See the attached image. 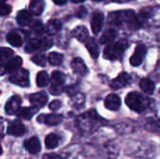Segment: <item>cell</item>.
Wrapping results in <instances>:
<instances>
[{"label":"cell","instance_id":"cell-28","mask_svg":"<svg viewBox=\"0 0 160 159\" xmlns=\"http://www.w3.org/2000/svg\"><path fill=\"white\" fill-rule=\"evenodd\" d=\"M7 41L13 47H21L22 45V39L16 32H10L7 35Z\"/></svg>","mask_w":160,"mask_h":159},{"label":"cell","instance_id":"cell-8","mask_svg":"<svg viewBox=\"0 0 160 159\" xmlns=\"http://www.w3.org/2000/svg\"><path fill=\"white\" fill-rule=\"evenodd\" d=\"M131 156L135 157H145L149 158L154 157V148L145 143H137L136 146L132 148Z\"/></svg>","mask_w":160,"mask_h":159},{"label":"cell","instance_id":"cell-14","mask_svg":"<svg viewBox=\"0 0 160 159\" xmlns=\"http://www.w3.org/2000/svg\"><path fill=\"white\" fill-rule=\"evenodd\" d=\"M131 82V77L128 73L127 72H122L118 75L117 78H115L112 83H111V87L112 89H120L122 87H125L126 85H128L129 82Z\"/></svg>","mask_w":160,"mask_h":159},{"label":"cell","instance_id":"cell-40","mask_svg":"<svg viewBox=\"0 0 160 159\" xmlns=\"http://www.w3.org/2000/svg\"><path fill=\"white\" fill-rule=\"evenodd\" d=\"M7 0H0V3H5Z\"/></svg>","mask_w":160,"mask_h":159},{"label":"cell","instance_id":"cell-20","mask_svg":"<svg viewBox=\"0 0 160 159\" xmlns=\"http://www.w3.org/2000/svg\"><path fill=\"white\" fill-rule=\"evenodd\" d=\"M16 20L17 22L22 26L29 25L32 22V14L29 10H25V9L20 10L17 14Z\"/></svg>","mask_w":160,"mask_h":159},{"label":"cell","instance_id":"cell-3","mask_svg":"<svg viewBox=\"0 0 160 159\" xmlns=\"http://www.w3.org/2000/svg\"><path fill=\"white\" fill-rule=\"evenodd\" d=\"M126 104L130 110L138 113H142L148 108L150 99L138 92H131L126 97Z\"/></svg>","mask_w":160,"mask_h":159},{"label":"cell","instance_id":"cell-18","mask_svg":"<svg viewBox=\"0 0 160 159\" xmlns=\"http://www.w3.org/2000/svg\"><path fill=\"white\" fill-rule=\"evenodd\" d=\"M105 107L110 111H117L121 107V99L115 94H111L105 98Z\"/></svg>","mask_w":160,"mask_h":159},{"label":"cell","instance_id":"cell-21","mask_svg":"<svg viewBox=\"0 0 160 159\" xmlns=\"http://www.w3.org/2000/svg\"><path fill=\"white\" fill-rule=\"evenodd\" d=\"M38 109L32 106L29 108H20L17 112H16V115H18L19 117L25 119V120H30L37 112H38Z\"/></svg>","mask_w":160,"mask_h":159},{"label":"cell","instance_id":"cell-10","mask_svg":"<svg viewBox=\"0 0 160 159\" xmlns=\"http://www.w3.org/2000/svg\"><path fill=\"white\" fill-rule=\"evenodd\" d=\"M25 127L20 120H14L8 125L7 128V133L14 137H21L25 133Z\"/></svg>","mask_w":160,"mask_h":159},{"label":"cell","instance_id":"cell-11","mask_svg":"<svg viewBox=\"0 0 160 159\" xmlns=\"http://www.w3.org/2000/svg\"><path fill=\"white\" fill-rule=\"evenodd\" d=\"M30 103L36 108H42L48 102V96L45 92H38L29 96Z\"/></svg>","mask_w":160,"mask_h":159},{"label":"cell","instance_id":"cell-27","mask_svg":"<svg viewBox=\"0 0 160 159\" xmlns=\"http://www.w3.org/2000/svg\"><path fill=\"white\" fill-rule=\"evenodd\" d=\"M117 37V32L114 29H109L107 30L100 37L99 43L100 44H109L112 42Z\"/></svg>","mask_w":160,"mask_h":159},{"label":"cell","instance_id":"cell-17","mask_svg":"<svg viewBox=\"0 0 160 159\" xmlns=\"http://www.w3.org/2000/svg\"><path fill=\"white\" fill-rule=\"evenodd\" d=\"M73 71L81 76H85L88 74V68L86 67V65L84 64V62L81 59V58H74L70 64Z\"/></svg>","mask_w":160,"mask_h":159},{"label":"cell","instance_id":"cell-7","mask_svg":"<svg viewBox=\"0 0 160 159\" xmlns=\"http://www.w3.org/2000/svg\"><path fill=\"white\" fill-rule=\"evenodd\" d=\"M11 73L12 74L9 77L10 82L22 87H26L29 85V73L26 69L18 68Z\"/></svg>","mask_w":160,"mask_h":159},{"label":"cell","instance_id":"cell-13","mask_svg":"<svg viewBox=\"0 0 160 159\" xmlns=\"http://www.w3.org/2000/svg\"><path fill=\"white\" fill-rule=\"evenodd\" d=\"M21 104H22V99L19 96H13L12 97H10L8 102L6 103L5 106V112L7 114H15L16 112L21 108Z\"/></svg>","mask_w":160,"mask_h":159},{"label":"cell","instance_id":"cell-25","mask_svg":"<svg viewBox=\"0 0 160 159\" xmlns=\"http://www.w3.org/2000/svg\"><path fill=\"white\" fill-rule=\"evenodd\" d=\"M72 35H73V37H75L81 42H85L88 39V37H89L88 31H87L86 27H84V26H78V27H76L73 30Z\"/></svg>","mask_w":160,"mask_h":159},{"label":"cell","instance_id":"cell-34","mask_svg":"<svg viewBox=\"0 0 160 159\" xmlns=\"http://www.w3.org/2000/svg\"><path fill=\"white\" fill-rule=\"evenodd\" d=\"M11 11V7L5 3H0V16H6Z\"/></svg>","mask_w":160,"mask_h":159},{"label":"cell","instance_id":"cell-23","mask_svg":"<svg viewBox=\"0 0 160 159\" xmlns=\"http://www.w3.org/2000/svg\"><path fill=\"white\" fill-rule=\"evenodd\" d=\"M86 49L93 58H98L99 55V49L98 42L95 38H88L86 40Z\"/></svg>","mask_w":160,"mask_h":159},{"label":"cell","instance_id":"cell-1","mask_svg":"<svg viewBox=\"0 0 160 159\" xmlns=\"http://www.w3.org/2000/svg\"><path fill=\"white\" fill-rule=\"evenodd\" d=\"M102 119L98 115L95 110H91L82 115H81L77 120V125L80 130L83 133H91L101 126Z\"/></svg>","mask_w":160,"mask_h":159},{"label":"cell","instance_id":"cell-9","mask_svg":"<svg viewBox=\"0 0 160 159\" xmlns=\"http://www.w3.org/2000/svg\"><path fill=\"white\" fill-rule=\"evenodd\" d=\"M22 64V59L20 56L13 57L11 59H8L7 63H4L3 65L0 66V75H4L6 73H11L18 68L21 67Z\"/></svg>","mask_w":160,"mask_h":159},{"label":"cell","instance_id":"cell-38","mask_svg":"<svg viewBox=\"0 0 160 159\" xmlns=\"http://www.w3.org/2000/svg\"><path fill=\"white\" fill-rule=\"evenodd\" d=\"M52 1H53V3L56 4V5H64V4L67 3L68 0H52Z\"/></svg>","mask_w":160,"mask_h":159},{"label":"cell","instance_id":"cell-30","mask_svg":"<svg viewBox=\"0 0 160 159\" xmlns=\"http://www.w3.org/2000/svg\"><path fill=\"white\" fill-rule=\"evenodd\" d=\"M63 59H64L63 54L55 52H51L48 56V60L52 66H60L63 62Z\"/></svg>","mask_w":160,"mask_h":159},{"label":"cell","instance_id":"cell-24","mask_svg":"<svg viewBox=\"0 0 160 159\" xmlns=\"http://www.w3.org/2000/svg\"><path fill=\"white\" fill-rule=\"evenodd\" d=\"M61 28H62V23L59 20L56 19L50 20L46 24V32L49 35H53L57 33L58 31L61 30Z\"/></svg>","mask_w":160,"mask_h":159},{"label":"cell","instance_id":"cell-33","mask_svg":"<svg viewBox=\"0 0 160 159\" xmlns=\"http://www.w3.org/2000/svg\"><path fill=\"white\" fill-rule=\"evenodd\" d=\"M32 61L40 67H44L46 65V56L43 53H37L32 57Z\"/></svg>","mask_w":160,"mask_h":159},{"label":"cell","instance_id":"cell-6","mask_svg":"<svg viewBox=\"0 0 160 159\" xmlns=\"http://www.w3.org/2000/svg\"><path fill=\"white\" fill-rule=\"evenodd\" d=\"M52 86L50 87L51 94L58 96L63 91V85L66 81V76L60 71H53L52 74Z\"/></svg>","mask_w":160,"mask_h":159},{"label":"cell","instance_id":"cell-32","mask_svg":"<svg viewBox=\"0 0 160 159\" xmlns=\"http://www.w3.org/2000/svg\"><path fill=\"white\" fill-rule=\"evenodd\" d=\"M13 55V51L9 48H2L0 47V66L3 65L6 61L10 59Z\"/></svg>","mask_w":160,"mask_h":159},{"label":"cell","instance_id":"cell-4","mask_svg":"<svg viewBox=\"0 0 160 159\" xmlns=\"http://www.w3.org/2000/svg\"><path fill=\"white\" fill-rule=\"evenodd\" d=\"M128 43L125 39H121L115 43L108 45L104 49V58L109 60H117L120 59L124 53V52L128 49Z\"/></svg>","mask_w":160,"mask_h":159},{"label":"cell","instance_id":"cell-2","mask_svg":"<svg viewBox=\"0 0 160 159\" xmlns=\"http://www.w3.org/2000/svg\"><path fill=\"white\" fill-rule=\"evenodd\" d=\"M125 22L128 28L130 29H137L140 27L138 18L135 14L134 11L132 10H128L124 12H114L111 14L110 17V22L112 24H116V25H121Z\"/></svg>","mask_w":160,"mask_h":159},{"label":"cell","instance_id":"cell-29","mask_svg":"<svg viewBox=\"0 0 160 159\" xmlns=\"http://www.w3.org/2000/svg\"><path fill=\"white\" fill-rule=\"evenodd\" d=\"M60 139L57 135L51 133L45 138V145L48 149H54L59 145Z\"/></svg>","mask_w":160,"mask_h":159},{"label":"cell","instance_id":"cell-19","mask_svg":"<svg viewBox=\"0 0 160 159\" xmlns=\"http://www.w3.org/2000/svg\"><path fill=\"white\" fill-rule=\"evenodd\" d=\"M103 22H104V15L101 12H96L93 15L91 20V28L95 34L99 33V31L102 28Z\"/></svg>","mask_w":160,"mask_h":159},{"label":"cell","instance_id":"cell-35","mask_svg":"<svg viewBox=\"0 0 160 159\" xmlns=\"http://www.w3.org/2000/svg\"><path fill=\"white\" fill-rule=\"evenodd\" d=\"M61 106H62V103H61L60 100H53V101H52L50 103L49 108L52 111H57V110H59L61 108Z\"/></svg>","mask_w":160,"mask_h":159},{"label":"cell","instance_id":"cell-5","mask_svg":"<svg viewBox=\"0 0 160 159\" xmlns=\"http://www.w3.org/2000/svg\"><path fill=\"white\" fill-rule=\"evenodd\" d=\"M52 40L51 38H35L28 42L25 47V52L32 53L38 51H44L52 46Z\"/></svg>","mask_w":160,"mask_h":159},{"label":"cell","instance_id":"cell-42","mask_svg":"<svg viewBox=\"0 0 160 159\" xmlns=\"http://www.w3.org/2000/svg\"><path fill=\"white\" fill-rule=\"evenodd\" d=\"M2 154V147H1V145H0V155Z\"/></svg>","mask_w":160,"mask_h":159},{"label":"cell","instance_id":"cell-26","mask_svg":"<svg viewBox=\"0 0 160 159\" xmlns=\"http://www.w3.org/2000/svg\"><path fill=\"white\" fill-rule=\"evenodd\" d=\"M140 87H141V89H142L144 93H146V94H153L154 91H155V88H156L154 82L151 81V80L148 79V78H143V79H142V81H141V82H140Z\"/></svg>","mask_w":160,"mask_h":159},{"label":"cell","instance_id":"cell-41","mask_svg":"<svg viewBox=\"0 0 160 159\" xmlns=\"http://www.w3.org/2000/svg\"><path fill=\"white\" fill-rule=\"evenodd\" d=\"M92 1H95V2H100V1H103V0H92Z\"/></svg>","mask_w":160,"mask_h":159},{"label":"cell","instance_id":"cell-22","mask_svg":"<svg viewBox=\"0 0 160 159\" xmlns=\"http://www.w3.org/2000/svg\"><path fill=\"white\" fill-rule=\"evenodd\" d=\"M45 7V1L44 0H31L29 4V11L31 14L39 15L43 12Z\"/></svg>","mask_w":160,"mask_h":159},{"label":"cell","instance_id":"cell-15","mask_svg":"<svg viewBox=\"0 0 160 159\" xmlns=\"http://www.w3.org/2000/svg\"><path fill=\"white\" fill-rule=\"evenodd\" d=\"M25 150L30 153L31 155H37L41 150V145L39 142V140L37 137H32L24 142L23 143Z\"/></svg>","mask_w":160,"mask_h":159},{"label":"cell","instance_id":"cell-36","mask_svg":"<svg viewBox=\"0 0 160 159\" xmlns=\"http://www.w3.org/2000/svg\"><path fill=\"white\" fill-rule=\"evenodd\" d=\"M42 159H63V157H60V156L57 155V154L51 153V154H45V155L43 156Z\"/></svg>","mask_w":160,"mask_h":159},{"label":"cell","instance_id":"cell-39","mask_svg":"<svg viewBox=\"0 0 160 159\" xmlns=\"http://www.w3.org/2000/svg\"><path fill=\"white\" fill-rule=\"evenodd\" d=\"M73 3H82V2H83L84 0H71Z\"/></svg>","mask_w":160,"mask_h":159},{"label":"cell","instance_id":"cell-37","mask_svg":"<svg viewBox=\"0 0 160 159\" xmlns=\"http://www.w3.org/2000/svg\"><path fill=\"white\" fill-rule=\"evenodd\" d=\"M33 30L36 32V33H41L43 31V26L41 24V22H37L36 24L34 25L33 27Z\"/></svg>","mask_w":160,"mask_h":159},{"label":"cell","instance_id":"cell-16","mask_svg":"<svg viewBox=\"0 0 160 159\" xmlns=\"http://www.w3.org/2000/svg\"><path fill=\"white\" fill-rule=\"evenodd\" d=\"M146 54V48L144 45H139L137 46L134 54L130 58V64L133 67H138L142 63V59Z\"/></svg>","mask_w":160,"mask_h":159},{"label":"cell","instance_id":"cell-12","mask_svg":"<svg viewBox=\"0 0 160 159\" xmlns=\"http://www.w3.org/2000/svg\"><path fill=\"white\" fill-rule=\"evenodd\" d=\"M63 121V116L60 114H43L38 116V122L45 124L47 126H57Z\"/></svg>","mask_w":160,"mask_h":159},{"label":"cell","instance_id":"cell-31","mask_svg":"<svg viewBox=\"0 0 160 159\" xmlns=\"http://www.w3.org/2000/svg\"><path fill=\"white\" fill-rule=\"evenodd\" d=\"M49 76L46 71H40L37 75V84L38 87H45L49 83Z\"/></svg>","mask_w":160,"mask_h":159}]
</instances>
